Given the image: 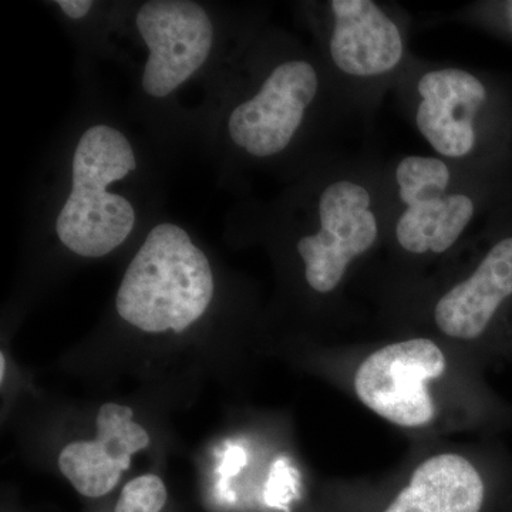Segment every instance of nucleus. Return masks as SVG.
<instances>
[{"mask_svg":"<svg viewBox=\"0 0 512 512\" xmlns=\"http://www.w3.org/2000/svg\"><path fill=\"white\" fill-rule=\"evenodd\" d=\"M400 198L407 208L444 197L450 171L443 161L431 157H406L396 171Z\"/></svg>","mask_w":512,"mask_h":512,"instance_id":"nucleus-13","label":"nucleus"},{"mask_svg":"<svg viewBox=\"0 0 512 512\" xmlns=\"http://www.w3.org/2000/svg\"><path fill=\"white\" fill-rule=\"evenodd\" d=\"M318 84L312 64L303 60L279 64L259 92L229 114L227 130L232 143L258 158L282 153L301 127Z\"/></svg>","mask_w":512,"mask_h":512,"instance_id":"nucleus-5","label":"nucleus"},{"mask_svg":"<svg viewBox=\"0 0 512 512\" xmlns=\"http://www.w3.org/2000/svg\"><path fill=\"white\" fill-rule=\"evenodd\" d=\"M335 28L330 55L342 72L376 76L389 72L403 56V42L392 20L370 0H333Z\"/></svg>","mask_w":512,"mask_h":512,"instance_id":"nucleus-10","label":"nucleus"},{"mask_svg":"<svg viewBox=\"0 0 512 512\" xmlns=\"http://www.w3.org/2000/svg\"><path fill=\"white\" fill-rule=\"evenodd\" d=\"M97 437L74 441L63 448L59 468L84 497L109 494L119 484L121 473L131 466V457L150 444L144 427L133 421V410L106 403L97 414Z\"/></svg>","mask_w":512,"mask_h":512,"instance_id":"nucleus-7","label":"nucleus"},{"mask_svg":"<svg viewBox=\"0 0 512 512\" xmlns=\"http://www.w3.org/2000/svg\"><path fill=\"white\" fill-rule=\"evenodd\" d=\"M423 97L417 109V127L437 153L467 156L476 143L473 120L487 99L483 83L463 70L446 69L421 77Z\"/></svg>","mask_w":512,"mask_h":512,"instance_id":"nucleus-8","label":"nucleus"},{"mask_svg":"<svg viewBox=\"0 0 512 512\" xmlns=\"http://www.w3.org/2000/svg\"><path fill=\"white\" fill-rule=\"evenodd\" d=\"M5 363H6V360H5V355H0V380H5Z\"/></svg>","mask_w":512,"mask_h":512,"instance_id":"nucleus-17","label":"nucleus"},{"mask_svg":"<svg viewBox=\"0 0 512 512\" xmlns=\"http://www.w3.org/2000/svg\"><path fill=\"white\" fill-rule=\"evenodd\" d=\"M214 275L207 255L180 225H156L128 265L116 309L120 318L148 333H181L207 312Z\"/></svg>","mask_w":512,"mask_h":512,"instance_id":"nucleus-1","label":"nucleus"},{"mask_svg":"<svg viewBox=\"0 0 512 512\" xmlns=\"http://www.w3.org/2000/svg\"><path fill=\"white\" fill-rule=\"evenodd\" d=\"M56 5L59 6L67 18L79 20L89 15L90 10L93 9L94 2L92 0H59V2H56Z\"/></svg>","mask_w":512,"mask_h":512,"instance_id":"nucleus-15","label":"nucleus"},{"mask_svg":"<svg viewBox=\"0 0 512 512\" xmlns=\"http://www.w3.org/2000/svg\"><path fill=\"white\" fill-rule=\"evenodd\" d=\"M446 365L444 353L430 339L384 346L357 369V397L367 409L397 426H426L436 414L427 382L443 376Z\"/></svg>","mask_w":512,"mask_h":512,"instance_id":"nucleus-3","label":"nucleus"},{"mask_svg":"<svg viewBox=\"0 0 512 512\" xmlns=\"http://www.w3.org/2000/svg\"><path fill=\"white\" fill-rule=\"evenodd\" d=\"M483 477L467 458L439 454L424 461L384 512H480Z\"/></svg>","mask_w":512,"mask_h":512,"instance_id":"nucleus-11","label":"nucleus"},{"mask_svg":"<svg viewBox=\"0 0 512 512\" xmlns=\"http://www.w3.org/2000/svg\"><path fill=\"white\" fill-rule=\"evenodd\" d=\"M242 461H244V456H242L241 450H229L227 460H225V464L222 466V471L231 476L232 473H235L242 466Z\"/></svg>","mask_w":512,"mask_h":512,"instance_id":"nucleus-16","label":"nucleus"},{"mask_svg":"<svg viewBox=\"0 0 512 512\" xmlns=\"http://www.w3.org/2000/svg\"><path fill=\"white\" fill-rule=\"evenodd\" d=\"M369 207V192L349 181L329 185L320 195V231L298 242L306 281L316 292H332L350 262L375 244L377 222Z\"/></svg>","mask_w":512,"mask_h":512,"instance_id":"nucleus-6","label":"nucleus"},{"mask_svg":"<svg viewBox=\"0 0 512 512\" xmlns=\"http://www.w3.org/2000/svg\"><path fill=\"white\" fill-rule=\"evenodd\" d=\"M474 214L466 195H444L407 208L396 228L399 244L412 254H441L456 244Z\"/></svg>","mask_w":512,"mask_h":512,"instance_id":"nucleus-12","label":"nucleus"},{"mask_svg":"<svg viewBox=\"0 0 512 512\" xmlns=\"http://www.w3.org/2000/svg\"><path fill=\"white\" fill-rule=\"evenodd\" d=\"M147 47L141 87L153 99L170 97L210 59L214 25L207 10L191 0H150L136 15Z\"/></svg>","mask_w":512,"mask_h":512,"instance_id":"nucleus-4","label":"nucleus"},{"mask_svg":"<svg viewBox=\"0 0 512 512\" xmlns=\"http://www.w3.org/2000/svg\"><path fill=\"white\" fill-rule=\"evenodd\" d=\"M167 503V490L157 476H141L121 491L114 512H160Z\"/></svg>","mask_w":512,"mask_h":512,"instance_id":"nucleus-14","label":"nucleus"},{"mask_svg":"<svg viewBox=\"0 0 512 512\" xmlns=\"http://www.w3.org/2000/svg\"><path fill=\"white\" fill-rule=\"evenodd\" d=\"M511 298L512 238H505L491 248L470 278L440 299L434 318L441 332L450 338L478 339Z\"/></svg>","mask_w":512,"mask_h":512,"instance_id":"nucleus-9","label":"nucleus"},{"mask_svg":"<svg viewBox=\"0 0 512 512\" xmlns=\"http://www.w3.org/2000/svg\"><path fill=\"white\" fill-rule=\"evenodd\" d=\"M136 168L134 148L119 128L96 124L83 131L74 148L72 187L56 218L64 247L84 258H101L127 241L136 210L110 185Z\"/></svg>","mask_w":512,"mask_h":512,"instance_id":"nucleus-2","label":"nucleus"}]
</instances>
